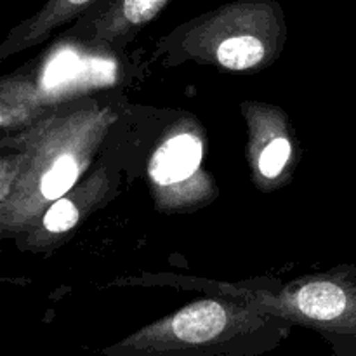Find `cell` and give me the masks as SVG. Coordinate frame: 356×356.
Masks as SVG:
<instances>
[{
	"instance_id": "1",
	"label": "cell",
	"mask_w": 356,
	"mask_h": 356,
	"mask_svg": "<svg viewBox=\"0 0 356 356\" xmlns=\"http://www.w3.org/2000/svg\"><path fill=\"white\" fill-rule=\"evenodd\" d=\"M122 120L111 96L52 106L17 134L0 139V236L16 240L37 225L96 163Z\"/></svg>"
},
{
	"instance_id": "2",
	"label": "cell",
	"mask_w": 356,
	"mask_h": 356,
	"mask_svg": "<svg viewBox=\"0 0 356 356\" xmlns=\"http://www.w3.org/2000/svg\"><path fill=\"white\" fill-rule=\"evenodd\" d=\"M125 284L184 289L236 299L263 313L280 316L294 327L316 332L330 346V356H356L355 264L302 275L285 284L273 278L229 284L186 275H145Z\"/></svg>"
},
{
	"instance_id": "3",
	"label": "cell",
	"mask_w": 356,
	"mask_h": 356,
	"mask_svg": "<svg viewBox=\"0 0 356 356\" xmlns=\"http://www.w3.org/2000/svg\"><path fill=\"white\" fill-rule=\"evenodd\" d=\"M292 325L236 299L207 296L103 348V356H263Z\"/></svg>"
},
{
	"instance_id": "4",
	"label": "cell",
	"mask_w": 356,
	"mask_h": 356,
	"mask_svg": "<svg viewBox=\"0 0 356 356\" xmlns=\"http://www.w3.org/2000/svg\"><path fill=\"white\" fill-rule=\"evenodd\" d=\"M287 40L277 0H235L174 28L156 56L169 66L197 63L226 72H257L273 65Z\"/></svg>"
},
{
	"instance_id": "5",
	"label": "cell",
	"mask_w": 356,
	"mask_h": 356,
	"mask_svg": "<svg viewBox=\"0 0 356 356\" xmlns=\"http://www.w3.org/2000/svg\"><path fill=\"white\" fill-rule=\"evenodd\" d=\"M115 138L108 139L103 153L92 169L61 198L54 202L42 214L37 225L14 242L21 250L28 252H49L58 249L70 238L76 226L89 218L97 209L110 204L118 195L122 183L127 176L131 162V146L125 139V124L120 120ZM111 134V136H113Z\"/></svg>"
},
{
	"instance_id": "6",
	"label": "cell",
	"mask_w": 356,
	"mask_h": 356,
	"mask_svg": "<svg viewBox=\"0 0 356 356\" xmlns=\"http://www.w3.org/2000/svg\"><path fill=\"white\" fill-rule=\"evenodd\" d=\"M204 136L197 124L177 122L159 143L148 162V179L155 205L162 211H188L209 204L216 195L211 176L202 172Z\"/></svg>"
},
{
	"instance_id": "7",
	"label": "cell",
	"mask_w": 356,
	"mask_h": 356,
	"mask_svg": "<svg viewBox=\"0 0 356 356\" xmlns=\"http://www.w3.org/2000/svg\"><path fill=\"white\" fill-rule=\"evenodd\" d=\"M172 0H97L61 35V40L104 52H122Z\"/></svg>"
},
{
	"instance_id": "8",
	"label": "cell",
	"mask_w": 356,
	"mask_h": 356,
	"mask_svg": "<svg viewBox=\"0 0 356 356\" xmlns=\"http://www.w3.org/2000/svg\"><path fill=\"white\" fill-rule=\"evenodd\" d=\"M242 113L249 127L247 160L257 186L264 191L275 190L294 172L296 145L289 118L271 104H242Z\"/></svg>"
},
{
	"instance_id": "9",
	"label": "cell",
	"mask_w": 356,
	"mask_h": 356,
	"mask_svg": "<svg viewBox=\"0 0 356 356\" xmlns=\"http://www.w3.org/2000/svg\"><path fill=\"white\" fill-rule=\"evenodd\" d=\"M97 0H47L40 10L14 26L0 45V58L19 54L47 40L58 28L79 19Z\"/></svg>"
},
{
	"instance_id": "10",
	"label": "cell",
	"mask_w": 356,
	"mask_h": 356,
	"mask_svg": "<svg viewBox=\"0 0 356 356\" xmlns=\"http://www.w3.org/2000/svg\"><path fill=\"white\" fill-rule=\"evenodd\" d=\"M40 87L30 79L3 76L0 83V125L2 136L24 131L51 111Z\"/></svg>"
}]
</instances>
